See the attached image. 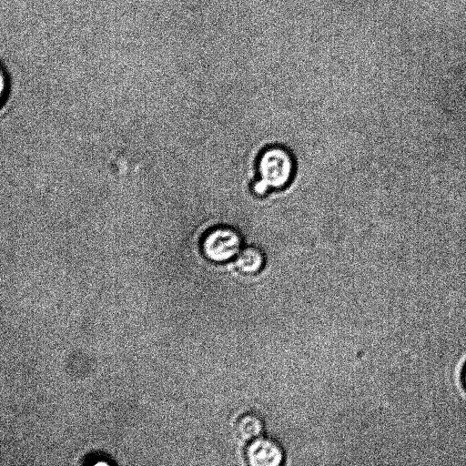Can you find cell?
<instances>
[{
	"instance_id": "cell-5",
	"label": "cell",
	"mask_w": 466,
	"mask_h": 466,
	"mask_svg": "<svg viewBox=\"0 0 466 466\" xmlns=\"http://www.w3.org/2000/svg\"><path fill=\"white\" fill-rule=\"evenodd\" d=\"M264 431L262 419L255 413H247L239 418L237 423V432L244 441L259 438Z\"/></svg>"
},
{
	"instance_id": "cell-3",
	"label": "cell",
	"mask_w": 466,
	"mask_h": 466,
	"mask_svg": "<svg viewBox=\"0 0 466 466\" xmlns=\"http://www.w3.org/2000/svg\"><path fill=\"white\" fill-rule=\"evenodd\" d=\"M246 458L251 466H279L283 461L284 452L274 440L257 438L248 446Z\"/></svg>"
},
{
	"instance_id": "cell-2",
	"label": "cell",
	"mask_w": 466,
	"mask_h": 466,
	"mask_svg": "<svg viewBox=\"0 0 466 466\" xmlns=\"http://www.w3.org/2000/svg\"><path fill=\"white\" fill-rule=\"evenodd\" d=\"M200 246L208 259L222 263L238 256L242 248V238L232 228L217 227L203 236Z\"/></svg>"
},
{
	"instance_id": "cell-6",
	"label": "cell",
	"mask_w": 466,
	"mask_h": 466,
	"mask_svg": "<svg viewBox=\"0 0 466 466\" xmlns=\"http://www.w3.org/2000/svg\"><path fill=\"white\" fill-rule=\"evenodd\" d=\"M465 384H466V368H465V375H464Z\"/></svg>"
},
{
	"instance_id": "cell-1",
	"label": "cell",
	"mask_w": 466,
	"mask_h": 466,
	"mask_svg": "<svg viewBox=\"0 0 466 466\" xmlns=\"http://www.w3.org/2000/svg\"><path fill=\"white\" fill-rule=\"evenodd\" d=\"M258 178L253 187L258 195L286 187L295 174L292 154L280 146L267 147L258 157Z\"/></svg>"
},
{
	"instance_id": "cell-4",
	"label": "cell",
	"mask_w": 466,
	"mask_h": 466,
	"mask_svg": "<svg viewBox=\"0 0 466 466\" xmlns=\"http://www.w3.org/2000/svg\"><path fill=\"white\" fill-rule=\"evenodd\" d=\"M265 258L262 251L255 247L242 248L235 258V264L238 270L245 274H256L264 266Z\"/></svg>"
}]
</instances>
